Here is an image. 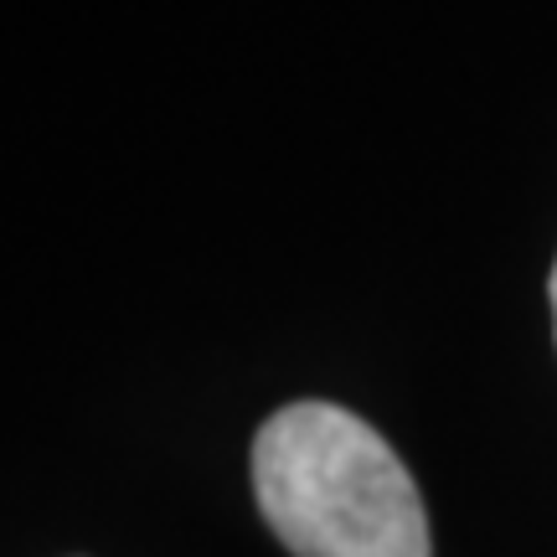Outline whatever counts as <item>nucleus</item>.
<instances>
[{
  "label": "nucleus",
  "mask_w": 557,
  "mask_h": 557,
  "mask_svg": "<svg viewBox=\"0 0 557 557\" xmlns=\"http://www.w3.org/2000/svg\"><path fill=\"white\" fill-rule=\"evenodd\" d=\"M253 491L295 557H434L408 465L336 403H289L263 423Z\"/></svg>",
  "instance_id": "f257e3e1"
},
{
  "label": "nucleus",
  "mask_w": 557,
  "mask_h": 557,
  "mask_svg": "<svg viewBox=\"0 0 557 557\" xmlns=\"http://www.w3.org/2000/svg\"><path fill=\"white\" fill-rule=\"evenodd\" d=\"M553 325H557V263H553Z\"/></svg>",
  "instance_id": "f03ea898"
}]
</instances>
